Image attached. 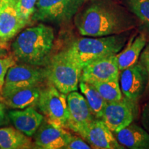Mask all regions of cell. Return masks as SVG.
I'll use <instances>...</instances> for the list:
<instances>
[{"label":"cell","instance_id":"obj_30","mask_svg":"<svg viewBox=\"0 0 149 149\" xmlns=\"http://www.w3.org/2000/svg\"><path fill=\"white\" fill-rule=\"evenodd\" d=\"M2 101H3V98L2 95H1V92H0V102H2Z\"/></svg>","mask_w":149,"mask_h":149},{"label":"cell","instance_id":"obj_23","mask_svg":"<svg viewBox=\"0 0 149 149\" xmlns=\"http://www.w3.org/2000/svg\"><path fill=\"white\" fill-rule=\"evenodd\" d=\"M37 1V0H18L19 14L27 25L32 21V17L35 13Z\"/></svg>","mask_w":149,"mask_h":149},{"label":"cell","instance_id":"obj_31","mask_svg":"<svg viewBox=\"0 0 149 149\" xmlns=\"http://www.w3.org/2000/svg\"><path fill=\"white\" fill-rule=\"evenodd\" d=\"M1 5H2V0H0V10H1Z\"/></svg>","mask_w":149,"mask_h":149},{"label":"cell","instance_id":"obj_9","mask_svg":"<svg viewBox=\"0 0 149 149\" xmlns=\"http://www.w3.org/2000/svg\"><path fill=\"white\" fill-rule=\"evenodd\" d=\"M135 107V104L125 97L119 101L107 102L101 120L115 133L133 122Z\"/></svg>","mask_w":149,"mask_h":149},{"label":"cell","instance_id":"obj_16","mask_svg":"<svg viewBox=\"0 0 149 149\" xmlns=\"http://www.w3.org/2000/svg\"><path fill=\"white\" fill-rule=\"evenodd\" d=\"M117 141L124 148L130 149H149V133L135 124L115 133Z\"/></svg>","mask_w":149,"mask_h":149},{"label":"cell","instance_id":"obj_6","mask_svg":"<svg viewBox=\"0 0 149 149\" xmlns=\"http://www.w3.org/2000/svg\"><path fill=\"white\" fill-rule=\"evenodd\" d=\"M37 106L48 123L57 127L67 128L68 110L66 95L50 84L41 88Z\"/></svg>","mask_w":149,"mask_h":149},{"label":"cell","instance_id":"obj_13","mask_svg":"<svg viewBox=\"0 0 149 149\" xmlns=\"http://www.w3.org/2000/svg\"><path fill=\"white\" fill-rule=\"evenodd\" d=\"M18 0H2L0 10V44L5 45L27 25L20 17Z\"/></svg>","mask_w":149,"mask_h":149},{"label":"cell","instance_id":"obj_7","mask_svg":"<svg viewBox=\"0 0 149 149\" xmlns=\"http://www.w3.org/2000/svg\"><path fill=\"white\" fill-rule=\"evenodd\" d=\"M46 80L45 69L29 64L15 65L6 75L1 95L4 99L15 91L33 86H40Z\"/></svg>","mask_w":149,"mask_h":149},{"label":"cell","instance_id":"obj_17","mask_svg":"<svg viewBox=\"0 0 149 149\" xmlns=\"http://www.w3.org/2000/svg\"><path fill=\"white\" fill-rule=\"evenodd\" d=\"M147 43L144 33H139L131 37L126 48L116 54L119 69L123 70L138 62V59Z\"/></svg>","mask_w":149,"mask_h":149},{"label":"cell","instance_id":"obj_15","mask_svg":"<svg viewBox=\"0 0 149 149\" xmlns=\"http://www.w3.org/2000/svg\"><path fill=\"white\" fill-rule=\"evenodd\" d=\"M8 115L15 128L29 137L35 135L44 120V115L38 113L34 107L10 111Z\"/></svg>","mask_w":149,"mask_h":149},{"label":"cell","instance_id":"obj_1","mask_svg":"<svg viewBox=\"0 0 149 149\" xmlns=\"http://www.w3.org/2000/svg\"><path fill=\"white\" fill-rule=\"evenodd\" d=\"M74 24L81 35L97 37L126 33L135 27L136 22L111 0H94L76 14Z\"/></svg>","mask_w":149,"mask_h":149},{"label":"cell","instance_id":"obj_2","mask_svg":"<svg viewBox=\"0 0 149 149\" xmlns=\"http://www.w3.org/2000/svg\"><path fill=\"white\" fill-rule=\"evenodd\" d=\"M54 39V30L49 26L40 24L27 28L13 42L14 57L24 64L45 66L50 57Z\"/></svg>","mask_w":149,"mask_h":149},{"label":"cell","instance_id":"obj_11","mask_svg":"<svg viewBox=\"0 0 149 149\" xmlns=\"http://www.w3.org/2000/svg\"><path fill=\"white\" fill-rule=\"evenodd\" d=\"M68 120L67 128L74 133L80 132L95 119L85 97L77 91H72L67 95Z\"/></svg>","mask_w":149,"mask_h":149},{"label":"cell","instance_id":"obj_25","mask_svg":"<svg viewBox=\"0 0 149 149\" xmlns=\"http://www.w3.org/2000/svg\"><path fill=\"white\" fill-rule=\"evenodd\" d=\"M92 148L91 145L87 144L84 141V139L76 137L71 136L69 142L65 147V149H90Z\"/></svg>","mask_w":149,"mask_h":149},{"label":"cell","instance_id":"obj_28","mask_svg":"<svg viewBox=\"0 0 149 149\" xmlns=\"http://www.w3.org/2000/svg\"><path fill=\"white\" fill-rule=\"evenodd\" d=\"M141 122L143 125L149 131V102L144 106L141 115Z\"/></svg>","mask_w":149,"mask_h":149},{"label":"cell","instance_id":"obj_27","mask_svg":"<svg viewBox=\"0 0 149 149\" xmlns=\"http://www.w3.org/2000/svg\"><path fill=\"white\" fill-rule=\"evenodd\" d=\"M9 122H10V119L6 111V104L0 102V127L8 124Z\"/></svg>","mask_w":149,"mask_h":149},{"label":"cell","instance_id":"obj_8","mask_svg":"<svg viewBox=\"0 0 149 149\" xmlns=\"http://www.w3.org/2000/svg\"><path fill=\"white\" fill-rule=\"evenodd\" d=\"M120 88L124 97L134 104H137L147 88L148 74L139 62L120 73Z\"/></svg>","mask_w":149,"mask_h":149},{"label":"cell","instance_id":"obj_12","mask_svg":"<svg viewBox=\"0 0 149 149\" xmlns=\"http://www.w3.org/2000/svg\"><path fill=\"white\" fill-rule=\"evenodd\" d=\"M79 135L94 148L124 149L113 133L101 119L95 118L80 132Z\"/></svg>","mask_w":149,"mask_h":149},{"label":"cell","instance_id":"obj_10","mask_svg":"<svg viewBox=\"0 0 149 149\" xmlns=\"http://www.w3.org/2000/svg\"><path fill=\"white\" fill-rule=\"evenodd\" d=\"M120 70L116 54L97 59L83 67L79 81L86 83L119 80Z\"/></svg>","mask_w":149,"mask_h":149},{"label":"cell","instance_id":"obj_22","mask_svg":"<svg viewBox=\"0 0 149 149\" xmlns=\"http://www.w3.org/2000/svg\"><path fill=\"white\" fill-rule=\"evenodd\" d=\"M128 10L149 31V0H124Z\"/></svg>","mask_w":149,"mask_h":149},{"label":"cell","instance_id":"obj_20","mask_svg":"<svg viewBox=\"0 0 149 149\" xmlns=\"http://www.w3.org/2000/svg\"><path fill=\"white\" fill-rule=\"evenodd\" d=\"M80 91L84 95L93 114L97 119H101L107 102L90 84L79 81Z\"/></svg>","mask_w":149,"mask_h":149},{"label":"cell","instance_id":"obj_24","mask_svg":"<svg viewBox=\"0 0 149 149\" xmlns=\"http://www.w3.org/2000/svg\"><path fill=\"white\" fill-rule=\"evenodd\" d=\"M15 65V60L12 55H0V92L1 93L6 75L10 67Z\"/></svg>","mask_w":149,"mask_h":149},{"label":"cell","instance_id":"obj_5","mask_svg":"<svg viewBox=\"0 0 149 149\" xmlns=\"http://www.w3.org/2000/svg\"><path fill=\"white\" fill-rule=\"evenodd\" d=\"M86 0H37L32 21L61 24L69 22Z\"/></svg>","mask_w":149,"mask_h":149},{"label":"cell","instance_id":"obj_3","mask_svg":"<svg viewBox=\"0 0 149 149\" xmlns=\"http://www.w3.org/2000/svg\"><path fill=\"white\" fill-rule=\"evenodd\" d=\"M126 33L104 37H81L74 40L66 50L81 68L92 61L117 54L126 45Z\"/></svg>","mask_w":149,"mask_h":149},{"label":"cell","instance_id":"obj_21","mask_svg":"<svg viewBox=\"0 0 149 149\" xmlns=\"http://www.w3.org/2000/svg\"><path fill=\"white\" fill-rule=\"evenodd\" d=\"M95 87L107 102L119 101L123 98L119 80L88 83Z\"/></svg>","mask_w":149,"mask_h":149},{"label":"cell","instance_id":"obj_4","mask_svg":"<svg viewBox=\"0 0 149 149\" xmlns=\"http://www.w3.org/2000/svg\"><path fill=\"white\" fill-rule=\"evenodd\" d=\"M44 69L46 80L60 92L68 95L77 91L82 68L66 49L50 57Z\"/></svg>","mask_w":149,"mask_h":149},{"label":"cell","instance_id":"obj_14","mask_svg":"<svg viewBox=\"0 0 149 149\" xmlns=\"http://www.w3.org/2000/svg\"><path fill=\"white\" fill-rule=\"evenodd\" d=\"M34 135L35 146L42 149L64 148L72 136L64 128L53 126L45 119Z\"/></svg>","mask_w":149,"mask_h":149},{"label":"cell","instance_id":"obj_29","mask_svg":"<svg viewBox=\"0 0 149 149\" xmlns=\"http://www.w3.org/2000/svg\"><path fill=\"white\" fill-rule=\"evenodd\" d=\"M6 55V51L4 49H3L2 47L0 46V55Z\"/></svg>","mask_w":149,"mask_h":149},{"label":"cell","instance_id":"obj_26","mask_svg":"<svg viewBox=\"0 0 149 149\" xmlns=\"http://www.w3.org/2000/svg\"><path fill=\"white\" fill-rule=\"evenodd\" d=\"M139 62L144 66L148 74V84L146 88L149 89V42L146 43L144 48L141 53Z\"/></svg>","mask_w":149,"mask_h":149},{"label":"cell","instance_id":"obj_19","mask_svg":"<svg viewBox=\"0 0 149 149\" xmlns=\"http://www.w3.org/2000/svg\"><path fill=\"white\" fill-rule=\"evenodd\" d=\"M33 143L30 137L17 129L9 126L0 128V148H32Z\"/></svg>","mask_w":149,"mask_h":149},{"label":"cell","instance_id":"obj_18","mask_svg":"<svg viewBox=\"0 0 149 149\" xmlns=\"http://www.w3.org/2000/svg\"><path fill=\"white\" fill-rule=\"evenodd\" d=\"M40 86H33L15 91L3 99L6 105L13 109H24L37 106L40 97Z\"/></svg>","mask_w":149,"mask_h":149}]
</instances>
